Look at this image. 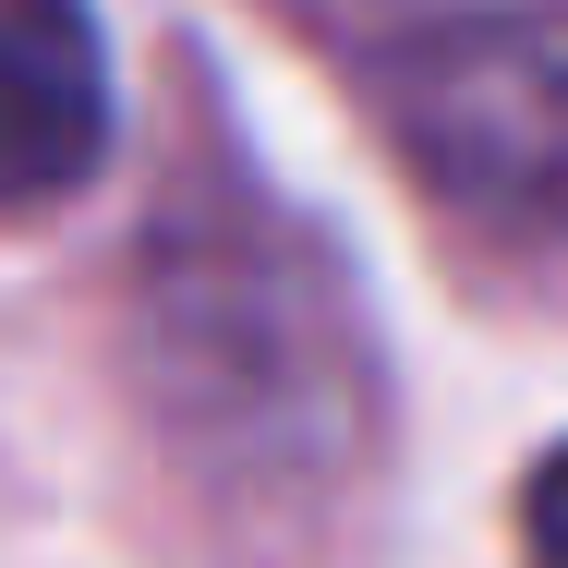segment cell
Listing matches in <instances>:
<instances>
[{
	"mask_svg": "<svg viewBox=\"0 0 568 568\" xmlns=\"http://www.w3.org/2000/svg\"><path fill=\"white\" fill-rule=\"evenodd\" d=\"M387 145L471 219L568 230V0H471L375 49Z\"/></svg>",
	"mask_w": 568,
	"mask_h": 568,
	"instance_id": "1",
	"label": "cell"
},
{
	"mask_svg": "<svg viewBox=\"0 0 568 568\" xmlns=\"http://www.w3.org/2000/svg\"><path fill=\"white\" fill-rule=\"evenodd\" d=\"M158 327L170 375H194V399H230L242 424H291L303 387H327L351 412V375H315L303 327H339V266L291 219H182L158 230Z\"/></svg>",
	"mask_w": 568,
	"mask_h": 568,
	"instance_id": "2",
	"label": "cell"
},
{
	"mask_svg": "<svg viewBox=\"0 0 568 568\" xmlns=\"http://www.w3.org/2000/svg\"><path fill=\"white\" fill-rule=\"evenodd\" d=\"M121 85L98 0H0V219H49L110 170Z\"/></svg>",
	"mask_w": 568,
	"mask_h": 568,
	"instance_id": "3",
	"label": "cell"
},
{
	"mask_svg": "<svg viewBox=\"0 0 568 568\" xmlns=\"http://www.w3.org/2000/svg\"><path fill=\"white\" fill-rule=\"evenodd\" d=\"M520 557H532V568H568V436L532 459V484H520Z\"/></svg>",
	"mask_w": 568,
	"mask_h": 568,
	"instance_id": "4",
	"label": "cell"
}]
</instances>
